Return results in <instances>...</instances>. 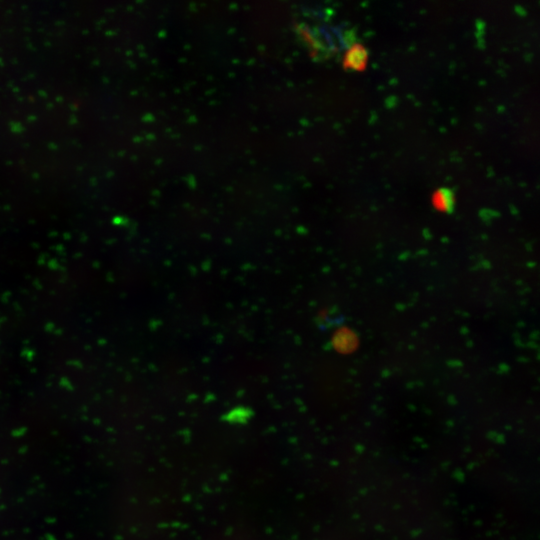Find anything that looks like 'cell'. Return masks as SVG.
I'll list each match as a JSON object with an SVG mask.
<instances>
[{"label":"cell","mask_w":540,"mask_h":540,"mask_svg":"<svg viewBox=\"0 0 540 540\" xmlns=\"http://www.w3.org/2000/svg\"><path fill=\"white\" fill-rule=\"evenodd\" d=\"M369 59L368 50L360 43H354L345 52L342 65L345 70L362 72Z\"/></svg>","instance_id":"6da1fadb"},{"label":"cell","mask_w":540,"mask_h":540,"mask_svg":"<svg viewBox=\"0 0 540 540\" xmlns=\"http://www.w3.org/2000/svg\"><path fill=\"white\" fill-rule=\"evenodd\" d=\"M431 202L438 211L449 213L453 210L455 204L454 193L451 189L441 187L432 194Z\"/></svg>","instance_id":"7a4b0ae2"}]
</instances>
